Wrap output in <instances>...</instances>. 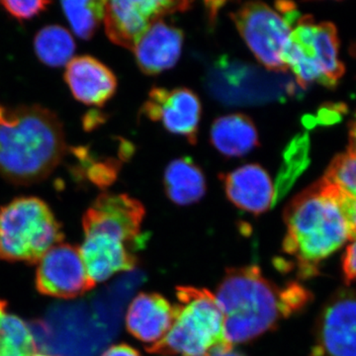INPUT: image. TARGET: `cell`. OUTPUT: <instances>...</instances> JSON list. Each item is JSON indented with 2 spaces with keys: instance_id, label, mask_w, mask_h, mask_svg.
<instances>
[{
  "instance_id": "18",
  "label": "cell",
  "mask_w": 356,
  "mask_h": 356,
  "mask_svg": "<svg viewBox=\"0 0 356 356\" xmlns=\"http://www.w3.org/2000/svg\"><path fill=\"white\" fill-rule=\"evenodd\" d=\"M211 143L227 158H238L252 152L259 145V134L254 122L243 114H229L213 123Z\"/></svg>"
},
{
  "instance_id": "10",
  "label": "cell",
  "mask_w": 356,
  "mask_h": 356,
  "mask_svg": "<svg viewBox=\"0 0 356 356\" xmlns=\"http://www.w3.org/2000/svg\"><path fill=\"white\" fill-rule=\"evenodd\" d=\"M188 1H156V0H118L105 4V31L110 41L133 50L138 40L154 22L163 16L184 11Z\"/></svg>"
},
{
  "instance_id": "8",
  "label": "cell",
  "mask_w": 356,
  "mask_h": 356,
  "mask_svg": "<svg viewBox=\"0 0 356 356\" xmlns=\"http://www.w3.org/2000/svg\"><path fill=\"white\" fill-rule=\"evenodd\" d=\"M144 217L140 201L126 194L103 193L84 214V235L107 236L142 250L147 238L140 233Z\"/></svg>"
},
{
  "instance_id": "22",
  "label": "cell",
  "mask_w": 356,
  "mask_h": 356,
  "mask_svg": "<svg viewBox=\"0 0 356 356\" xmlns=\"http://www.w3.org/2000/svg\"><path fill=\"white\" fill-rule=\"evenodd\" d=\"M325 179L336 185L343 207L356 234V156L346 152L332 159Z\"/></svg>"
},
{
  "instance_id": "12",
  "label": "cell",
  "mask_w": 356,
  "mask_h": 356,
  "mask_svg": "<svg viewBox=\"0 0 356 356\" xmlns=\"http://www.w3.org/2000/svg\"><path fill=\"white\" fill-rule=\"evenodd\" d=\"M143 114L149 120L161 122L168 132L184 136L191 144L197 140L201 103L188 88H154L143 106Z\"/></svg>"
},
{
  "instance_id": "11",
  "label": "cell",
  "mask_w": 356,
  "mask_h": 356,
  "mask_svg": "<svg viewBox=\"0 0 356 356\" xmlns=\"http://www.w3.org/2000/svg\"><path fill=\"white\" fill-rule=\"evenodd\" d=\"M95 286L79 248L60 243L50 248L40 259L36 287L42 294L72 299L81 296Z\"/></svg>"
},
{
  "instance_id": "28",
  "label": "cell",
  "mask_w": 356,
  "mask_h": 356,
  "mask_svg": "<svg viewBox=\"0 0 356 356\" xmlns=\"http://www.w3.org/2000/svg\"><path fill=\"white\" fill-rule=\"evenodd\" d=\"M102 356H142L139 351L129 344L121 343L111 346Z\"/></svg>"
},
{
  "instance_id": "32",
  "label": "cell",
  "mask_w": 356,
  "mask_h": 356,
  "mask_svg": "<svg viewBox=\"0 0 356 356\" xmlns=\"http://www.w3.org/2000/svg\"><path fill=\"white\" fill-rule=\"evenodd\" d=\"M32 356H50V355H34Z\"/></svg>"
},
{
  "instance_id": "7",
  "label": "cell",
  "mask_w": 356,
  "mask_h": 356,
  "mask_svg": "<svg viewBox=\"0 0 356 356\" xmlns=\"http://www.w3.org/2000/svg\"><path fill=\"white\" fill-rule=\"evenodd\" d=\"M276 7L280 13L262 2H248L232 14V19L264 67L286 72L283 56L300 14L291 2H278Z\"/></svg>"
},
{
  "instance_id": "20",
  "label": "cell",
  "mask_w": 356,
  "mask_h": 356,
  "mask_svg": "<svg viewBox=\"0 0 356 356\" xmlns=\"http://www.w3.org/2000/svg\"><path fill=\"white\" fill-rule=\"evenodd\" d=\"M37 344L31 330L17 316L9 313L0 300V356H32Z\"/></svg>"
},
{
  "instance_id": "21",
  "label": "cell",
  "mask_w": 356,
  "mask_h": 356,
  "mask_svg": "<svg viewBox=\"0 0 356 356\" xmlns=\"http://www.w3.org/2000/svg\"><path fill=\"white\" fill-rule=\"evenodd\" d=\"M310 138L307 133L299 134L283 152V163L274 186L275 199L274 206L284 197L292 188L297 178L310 165Z\"/></svg>"
},
{
  "instance_id": "29",
  "label": "cell",
  "mask_w": 356,
  "mask_h": 356,
  "mask_svg": "<svg viewBox=\"0 0 356 356\" xmlns=\"http://www.w3.org/2000/svg\"><path fill=\"white\" fill-rule=\"evenodd\" d=\"M208 356H247L242 351L236 350L233 346H224L215 348Z\"/></svg>"
},
{
  "instance_id": "2",
  "label": "cell",
  "mask_w": 356,
  "mask_h": 356,
  "mask_svg": "<svg viewBox=\"0 0 356 356\" xmlns=\"http://www.w3.org/2000/svg\"><path fill=\"white\" fill-rule=\"evenodd\" d=\"M284 222L282 252L302 277L316 275L318 266L355 236L336 185L324 177L288 203Z\"/></svg>"
},
{
  "instance_id": "30",
  "label": "cell",
  "mask_w": 356,
  "mask_h": 356,
  "mask_svg": "<svg viewBox=\"0 0 356 356\" xmlns=\"http://www.w3.org/2000/svg\"><path fill=\"white\" fill-rule=\"evenodd\" d=\"M348 153L356 156V115L355 120L351 122L350 136H348Z\"/></svg>"
},
{
  "instance_id": "27",
  "label": "cell",
  "mask_w": 356,
  "mask_h": 356,
  "mask_svg": "<svg viewBox=\"0 0 356 356\" xmlns=\"http://www.w3.org/2000/svg\"><path fill=\"white\" fill-rule=\"evenodd\" d=\"M348 243L343 257V273L348 284L356 280V234Z\"/></svg>"
},
{
  "instance_id": "9",
  "label": "cell",
  "mask_w": 356,
  "mask_h": 356,
  "mask_svg": "<svg viewBox=\"0 0 356 356\" xmlns=\"http://www.w3.org/2000/svg\"><path fill=\"white\" fill-rule=\"evenodd\" d=\"M311 356H356V292L341 290L323 307Z\"/></svg>"
},
{
  "instance_id": "16",
  "label": "cell",
  "mask_w": 356,
  "mask_h": 356,
  "mask_svg": "<svg viewBox=\"0 0 356 356\" xmlns=\"http://www.w3.org/2000/svg\"><path fill=\"white\" fill-rule=\"evenodd\" d=\"M65 79L74 98L86 105L103 106L117 88L111 70L90 56L72 58L67 65Z\"/></svg>"
},
{
  "instance_id": "4",
  "label": "cell",
  "mask_w": 356,
  "mask_h": 356,
  "mask_svg": "<svg viewBox=\"0 0 356 356\" xmlns=\"http://www.w3.org/2000/svg\"><path fill=\"white\" fill-rule=\"evenodd\" d=\"M177 298L170 332L147 351L163 356H208L215 348L232 346L225 337L224 315L213 293L178 286Z\"/></svg>"
},
{
  "instance_id": "31",
  "label": "cell",
  "mask_w": 356,
  "mask_h": 356,
  "mask_svg": "<svg viewBox=\"0 0 356 356\" xmlns=\"http://www.w3.org/2000/svg\"><path fill=\"white\" fill-rule=\"evenodd\" d=\"M4 112H6V109L2 108V107L0 106V120L3 118Z\"/></svg>"
},
{
  "instance_id": "23",
  "label": "cell",
  "mask_w": 356,
  "mask_h": 356,
  "mask_svg": "<svg viewBox=\"0 0 356 356\" xmlns=\"http://www.w3.org/2000/svg\"><path fill=\"white\" fill-rule=\"evenodd\" d=\"M36 55L43 64L58 67L72 60L76 43L72 34L60 25H49L40 30L34 40Z\"/></svg>"
},
{
  "instance_id": "24",
  "label": "cell",
  "mask_w": 356,
  "mask_h": 356,
  "mask_svg": "<svg viewBox=\"0 0 356 356\" xmlns=\"http://www.w3.org/2000/svg\"><path fill=\"white\" fill-rule=\"evenodd\" d=\"M105 4L102 0L63 1V10L72 31L81 39L89 40L104 18Z\"/></svg>"
},
{
  "instance_id": "5",
  "label": "cell",
  "mask_w": 356,
  "mask_h": 356,
  "mask_svg": "<svg viewBox=\"0 0 356 356\" xmlns=\"http://www.w3.org/2000/svg\"><path fill=\"white\" fill-rule=\"evenodd\" d=\"M64 234L50 207L41 199L21 197L0 208V259L40 261Z\"/></svg>"
},
{
  "instance_id": "14",
  "label": "cell",
  "mask_w": 356,
  "mask_h": 356,
  "mask_svg": "<svg viewBox=\"0 0 356 356\" xmlns=\"http://www.w3.org/2000/svg\"><path fill=\"white\" fill-rule=\"evenodd\" d=\"M227 197L238 209L261 215L274 206L270 177L259 165H245L222 177Z\"/></svg>"
},
{
  "instance_id": "19",
  "label": "cell",
  "mask_w": 356,
  "mask_h": 356,
  "mask_svg": "<svg viewBox=\"0 0 356 356\" xmlns=\"http://www.w3.org/2000/svg\"><path fill=\"white\" fill-rule=\"evenodd\" d=\"M165 186L168 197L179 206L198 202L205 195L202 170L191 158L175 159L166 168Z\"/></svg>"
},
{
  "instance_id": "17",
  "label": "cell",
  "mask_w": 356,
  "mask_h": 356,
  "mask_svg": "<svg viewBox=\"0 0 356 356\" xmlns=\"http://www.w3.org/2000/svg\"><path fill=\"white\" fill-rule=\"evenodd\" d=\"M79 250L95 284L121 271L133 270L138 264V250L104 236L84 235Z\"/></svg>"
},
{
  "instance_id": "15",
  "label": "cell",
  "mask_w": 356,
  "mask_h": 356,
  "mask_svg": "<svg viewBox=\"0 0 356 356\" xmlns=\"http://www.w3.org/2000/svg\"><path fill=\"white\" fill-rule=\"evenodd\" d=\"M182 44L181 30L159 19L147 28L133 50L142 72L154 76L177 64Z\"/></svg>"
},
{
  "instance_id": "26",
  "label": "cell",
  "mask_w": 356,
  "mask_h": 356,
  "mask_svg": "<svg viewBox=\"0 0 356 356\" xmlns=\"http://www.w3.org/2000/svg\"><path fill=\"white\" fill-rule=\"evenodd\" d=\"M346 105L343 103H327L318 109L315 120L317 125L332 126L339 123L346 113Z\"/></svg>"
},
{
  "instance_id": "1",
  "label": "cell",
  "mask_w": 356,
  "mask_h": 356,
  "mask_svg": "<svg viewBox=\"0 0 356 356\" xmlns=\"http://www.w3.org/2000/svg\"><path fill=\"white\" fill-rule=\"evenodd\" d=\"M228 343H245L273 331L282 318L303 309L310 294L297 283L280 288L255 264L226 271L217 288Z\"/></svg>"
},
{
  "instance_id": "13",
  "label": "cell",
  "mask_w": 356,
  "mask_h": 356,
  "mask_svg": "<svg viewBox=\"0 0 356 356\" xmlns=\"http://www.w3.org/2000/svg\"><path fill=\"white\" fill-rule=\"evenodd\" d=\"M177 309L159 293H140L129 306L126 315L128 332L146 348L158 343L170 332Z\"/></svg>"
},
{
  "instance_id": "3",
  "label": "cell",
  "mask_w": 356,
  "mask_h": 356,
  "mask_svg": "<svg viewBox=\"0 0 356 356\" xmlns=\"http://www.w3.org/2000/svg\"><path fill=\"white\" fill-rule=\"evenodd\" d=\"M67 153L57 115L39 105L6 110L0 121V175L29 185L42 181Z\"/></svg>"
},
{
  "instance_id": "6",
  "label": "cell",
  "mask_w": 356,
  "mask_h": 356,
  "mask_svg": "<svg viewBox=\"0 0 356 356\" xmlns=\"http://www.w3.org/2000/svg\"><path fill=\"white\" fill-rule=\"evenodd\" d=\"M283 63L291 70L300 88L318 83L334 88L344 74L339 60V41L336 26L316 23L311 16H300L293 27Z\"/></svg>"
},
{
  "instance_id": "25",
  "label": "cell",
  "mask_w": 356,
  "mask_h": 356,
  "mask_svg": "<svg viewBox=\"0 0 356 356\" xmlns=\"http://www.w3.org/2000/svg\"><path fill=\"white\" fill-rule=\"evenodd\" d=\"M50 3V1H46V0H36V1L3 0V1H0V6L18 20L30 19V18L38 15Z\"/></svg>"
}]
</instances>
